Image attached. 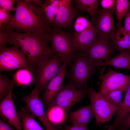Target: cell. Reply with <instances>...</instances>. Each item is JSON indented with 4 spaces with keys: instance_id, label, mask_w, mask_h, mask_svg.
Returning <instances> with one entry per match:
<instances>
[{
    "instance_id": "3",
    "label": "cell",
    "mask_w": 130,
    "mask_h": 130,
    "mask_svg": "<svg viewBox=\"0 0 130 130\" xmlns=\"http://www.w3.org/2000/svg\"><path fill=\"white\" fill-rule=\"evenodd\" d=\"M77 51L71 59L68 76L70 82L79 89H84L87 88L88 81L94 74L97 67L83 51Z\"/></svg>"
},
{
    "instance_id": "24",
    "label": "cell",
    "mask_w": 130,
    "mask_h": 130,
    "mask_svg": "<svg viewBox=\"0 0 130 130\" xmlns=\"http://www.w3.org/2000/svg\"><path fill=\"white\" fill-rule=\"evenodd\" d=\"M66 111L60 106L52 105L49 106L46 114L51 123L53 125L63 123L67 117Z\"/></svg>"
},
{
    "instance_id": "18",
    "label": "cell",
    "mask_w": 130,
    "mask_h": 130,
    "mask_svg": "<svg viewBox=\"0 0 130 130\" xmlns=\"http://www.w3.org/2000/svg\"><path fill=\"white\" fill-rule=\"evenodd\" d=\"M110 40L114 48L118 51L121 52L125 49L130 50V36L120 22H118Z\"/></svg>"
},
{
    "instance_id": "27",
    "label": "cell",
    "mask_w": 130,
    "mask_h": 130,
    "mask_svg": "<svg viewBox=\"0 0 130 130\" xmlns=\"http://www.w3.org/2000/svg\"><path fill=\"white\" fill-rule=\"evenodd\" d=\"M14 81L13 77L10 80L6 76L0 74V101L5 99L8 95L12 85Z\"/></svg>"
},
{
    "instance_id": "19",
    "label": "cell",
    "mask_w": 130,
    "mask_h": 130,
    "mask_svg": "<svg viewBox=\"0 0 130 130\" xmlns=\"http://www.w3.org/2000/svg\"><path fill=\"white\" fill-rule=\"evenodd\" d=\"M120 52L117 55L105 62L93 65L96 67L109 66L130 69V50L125 49Z\"/></svg>"
},
{
    "instance_id": "32",
    "label": "cell",
    "mask_w": 130,
    "mask_h": 130,
    "mask_svg": "<svg viewBox=\"0 0 130 130\" xmlns=\"http://www.w3.org/2000/svg\"><path fill=\"white\" fill-rule=\"evenodd\" d=\"M115 1V0H101L100 3L103 9L109 10L113 8Z\"/></svg>"
},
{
    "instance_id": "28",
    "label": "cell",
    "mask_w": 130,
    "mask_h": 130,
    "mask_svg": "<svg viewBox=\"0 0 130 130\" xmlns=\"http://www.w3.org/2000/svg\"><path fill=\"white\" fill-rule=\"evenodd\" d=\"M122 92L120 90H117L110 91L105 93L99 94L109 102L118 109L122 102Z\"/></svg>"
},
{
    "instance_id": "5",
    "label": "cell",
    "mask_w": 130,
    "mask_h": 130,
    "mask_svg": "<svg viewBox=\"0 0 130 130\" xmlns=\"http://www.w3.org/2000/svg\"><path fill=\"white\" fill-rule=\"evenodd\" d=\"M48 36L52 49L58 54L63 62L68 65L72 57L77 50L73 44V37L67 32L54 29L49 32Z\"/></svg>"
},
{
    "instance_id": "13",
    "label": "cell",
    "mask_w": 130,
    "mask_h": 130,
    "mask_svg": "<svg viewBox=\"0 0 130 130\" xmlns=\"http://www.w3.org/2000/svg\"><path fill=\"white\" fill-rule=\"evenodd\" d=\"M72 2L70 0H60L59 8L52 29L61 30L71 26L77 14Z\"/></svg>"
},
{
    "instance_id": "36",
    "label": "cell",
    "mask_w": 130,
    "mask_h": 130,
    "mask_svg": "<svg viewBox=\"0 0 130 130\" xmlns=\"http://www.w3.org/2000/svg\"><path fill=\"white\" fill-rule=\"evenodd\" d=\"M4 120H0V130H15L9 124H6Z\"/></svg>"
},
{
    "instance_id": "14",
    "label": "cell",
    "mask_w": 130,
    "mask_h": 130,
    "mask_svg": "<svg viewBox=\"0 0 130 130\" xmlns=\"http://www.w3.org/2000/svg\"><path fill=\"white\" fill-rule=\"evenodd\" d=\"M14 83V81L9 94L0 101V115L3 120L13 126L17 130H23L22 123L18 117L12 98V91Z\"/></svg>"
},
{
    "instance_id": "16",
    "label": "cell",
    "mask_w": 130,
    "mask_h": 130,
    "mask_svg": "<svg viewBox=\"0 0 130 130\" xmlns=\"http://www.w3.org/2000/svg\"><path fill=\"white\" fill-rule=\"evenodd\" d=\"M73 39V45L76 49L83 51L93 43L96 37L97 31L95 26L92 25L87 29L79 33H74Z\"/></svg>"
},
{
    "instance_id": "8",
    "label": "cell",
    "mask_w": 130,
    "mask_h": 130,
    "mask_svg": "<svg viewBox=\"0 0 130 130\" xmlns=\"http://www.w3.org/2000/svg\"><path fill=\"white\" fill-rule=\"evenodd\" d=\"M88 97L96 119L95 124L100 126L109 121L118 108L107 101L92 86L88 88Z\"/></svg>"
},
{
    "instance_id": "35",
    "label": "cell",
    "mask_w": 130,
    "mask_h": 130,
    "mask_svg": "<svg viewBox=\"0 0 130 130\" xmlns=\"http://www.w3.org/2000/svg\"><path fill=\"white\" fill-rule=\"evenodd\" d=\"M63 130H88L87 126H77L66 125Z\"/></svg>"
},
{
    "instance_id": "26",
    "label": "cell",
    "mask_w": 130,
    "mask_h": 130,
    "mask_svg": "<svg viewBox=\"0 0 130 130\" xmlns=\"http://www.w3.org/2000/svg\"><path fill=\"white\" fill-rule=\"evenodd\" d=\"M130 6V1L128 0H116L113 8L118 22L122 20L127 14Z\"/></svg>"
},
{
    "instance_id": "11",
    "label": "cell",
    "mask_w": 130,
    "mask_h": 130,
    "mask_svg": "<svg viewBox=\"0 0 130 130\" xmlns=\"http://www.w3.org/2000/svg\"><path fill=\"white\" fill-rule=\"evenodd\" d=\"M114 48L110 41L105 40L96 37L91 45L83 52L94 64L104 62L109 59Z\"/></svg>"
},
{
    "instance_id": "12",
    "label": "cell",
    "mask_w": 130,
    "mask_h": 130,
    "mask_svg": "<svg viewBox=\"0 0 130 130\" xmlns=\"http://www.w3.org/2000/svg\"><path fill=\"white\" fill-rule=\"evenodd\" d=\"M113 8L109 10L103 9L98 10V15L94 22L97 37L110 41L116 28L113 18Z\"/></svg>"
},
{
    "instance_id": "29",
    "label": "cell",
    "mask_w": 130,
    "mask_h": 130,
    "mask_svg": "<svg viewBox=\"0 0 130 130\" xmlns=\"http://www.w3.org/2000/svg\"><path fill=\"white\" fill-rule=\"evenodd\" d=\"M93 24V23L90 22L85 17L78 16L74 24L75 32H82L88 28Z\"/></svg>"
},
{
    "instance_id": "23",
    "label": "cell",
    "mask_w": 130,
    "mask_h": 130,
    "mask_svg": "<svg viewBox=\"0 0 130 130\" xmlns=\"http://www.w3.org/2000/svg\"><path fill=\"white\" fill-rule=\"evenodd\" d=\"M77 9L80 11L88 12L91 18V22L94 23L97 13L99 0H74Z\"/></svg>"
},
{
    "instance_id": "22",
    "label": "cell",
    "mask_w": 130,
    "mask_h": 130,
    "mask_svg": "<svg viewBox=\"0 0 130 130\" xmlns=\"http://www.w3.org/2000/svg\"><path fill=\"white\" fill-rule=\"evenodd\" d=\"M17 114L22 121L23 130H45L35 120L36 116L32 113L29 114L24 107H21Z\"/></svg>"
},
{
    "instance_id": "10",
    "label": "cell",
    "mask_w": 130,
    "mask_h": 130,
    "mask_svg": "<svg viewBox=\"0 0 130 130\" xmlns=\"http://www.w3.org/2000/svg\"><path fill=\"white\" fill-rule=\"evenodd\" d=\"M100 78L102 82L98 92L100 94L117 90L125 93L130 85V75L114 71L110 68L105 74L100 76Z\"/></svg>"
},
{
    "instance_id": "15",
    "label": "cell",
    "mask_w": 130,
    "mask_h": 130,
    "mask_svg": "<svg viewBox=\"0 0 130 130\" xmlns=\"http://www.w3.org/2000/svg\"><path fill=\"white\" fill-rule=\"evenodd\" d=\"M68 64L63 62L62 66L58 74L50 81L43 93V102L48 106L62 88L63 83L66 74Z\"/></svg>"
},
{
    "instance_id": "20",
    "label": "cell",
    "mask_w": 130,
    "mask_h": 130,
    "mask_svg": "<svg viewBox=\"0 0 130 130\" xmlns=\"http://www.w3.org/2000/svg\"><path fill=\"white\" fill-rule=\"evenodd\" d=\"M130 111V85L125 92L123 101L116 111L115 118L113 123L107 126L108 130H113L121 123Z\"/></svg>"
},
{
    "instance_id": "31",
    "label": "cell",
    "mask_w": 130,
    "mask_h": 130,
    "mask_svg": "<svg viewBox=\"0 0 130 130\" xmlns=\"http://www.w3.org/2000/svg\"><path fill=\"white\" fill-rule=\"evenodd\" d=\"M13 16L10 12L0 8V26L3 24L8 23Z\"/></svg>"
},
{
    "instance_id": "2",
    "label": "cell",
    "mask_w": 130,
    "mask_h": 130,
    "mask_svg": "<svg viewBox=\"0 0 130 130\" xmlns=\"http://www.w3.org/2000/svg\"><path fill=\"white\" fill-rule=\"evenodd\" d=\"M14 15L7 24L0 26V30L14 31L26 33L49 32L47 23L41 7L30 0H16Z\"/></svg>"
},
{
    "instance_id": "17",
    "label": "cell",
    "mask_w": 130,
    "mask_h": 130,
    "mask_svg": "<svg viewBox=\"0 0 130 130\" xmlns=\"http://www.w3.org/2000/svg\"><path fill=\"white\" fill-rule=\"evenodd\" d=\"M94 117L91 104L82 106L67 115L68 119L73 125L77 126H87L88 122Z\"/></svg>"
},
{
    "instance_id": "21",
    "label": "cell",
    "mask_w": 130,
    "mask_h": 130,
    "mask_svg": "<svg viewBox=\"0 0 130 130\" xmlns=\"http://www.w3.org/2000/svg\"><path fill=\"white\" fill-rule=\"evenodd\" d=\"M60 0H46L41 7L46 20L52 27L59 8Z\"/></svg>"
},
{
    "instance_id": "7",
    "label": "cell",
    "mask_w": 130,
    "mask_h": 130,
    "mask_svg": "<svg viewBox=\"0 0 130 130\" xmlns=\"http://www.w3.org/2000/svg\"><path fill=\"white\" fill-rule=\"evenodd\" d=\"M62 63V59L56 52L39 67L35 73L34 81L40 92L45 90L50 81L59 71Z\"/></svg>"
},
{
    "instance_id": "6",
    "label": "cell",
    "mask_w": 130,
    "mask_h": 130,
    "mask_svg": "<svg viewBox=\"0 0 130 130\" xmlns=\"http://www.w3.org/2000/svg\"><path fill=\"white\" fill-rule=\"evenodd\" d=\"M89 93L88 88L80 89L69 82L63 85L48 106L57 105L69 110Z\"/></svg>"
},
{
    "instance_id": "34",
    "label": "cell",
    "mask_w": 130,
    "mask_h": 130,
    "mask_svg": "<svg viewBox=\"0 0 130 130\" xmlns=\"http://www.w3.org/2000/svg\"><path fill=\"white\" fill-rule=\"evenodd\" d=\"M117 125L126 129L130 128V111L123 121Z\"/></svg>"
},
{
    "instance_id": "1",
    "label": "cell",
    "mask_w": 130,
    "mask_h": 130,
    "mask_svg": "<svg viewBox=\"0 0 130 130\" xmlns=\"http://www.w3.org/2000/svg\"><path fill=\"white\" fill-rule=\"evenodd\" d=\"M49 32L26 33L0 30V48L6 46L7 43L20 47L35 73L43 62L56 53L48 45Z\"/></svg>"
},
{
    "instance_id": "30",
    "label": "cell",
    "mask_w": 130,
    "mask_h": 130,
    "mask_svg": "<svg viewBox=\"0 0 130 130\" xmlns=\"http://www.w3.org/2000/svg\"><path fill=\"white\" fill-rule=\"evenodd\" d=\"M16 0H0V8L10 12L15 11L16 8L13 6Z\"/></svg>"
},
{
    "instance_id": "25",
    "label": "cell",
    "mask_w": 130,
    "mask_h": 130,
    "mask_svg": "<svg viewBox=\"0 0 130 130\" xmlns=\"http://www.w3.org/2000/svg\"><path fill=\"white\" fill-rule=\"evenodd\" d=\"M32 73L30 70L26 68L18 69L13 76L14 78V83L19 86L30 85L35 80Z\"/></svg>"
},
{
    "instance_id": "9",
    "label": "cell",
    "mask_w": 130,
    "mask_h": 130,
    "mask_svg": "<svg viewBox=\"0 0 130 130\" xmlns=\"http://www.w3.org/2000/svg\"><path fill=\"white\" fill-rule=\"evenodd\" d=\"M39 87L35 86L31 92L27 95H24L21 99L26 104L24 107L28 112H31L39 119L46 130H58L48 120L44 110L43 103L39 97Z\"/></svg>"
},
{
    "instance_id": "4",
    "label": "cell",
    "mask_w": 130,
    "mask_h": 130,
    "mask_svg": "<svg viewBox=\"0 0 130 130\" xmlns=\"http://www.w3.org/2000/svg\"><path fill=\"white\" fill-rule=\"evenodd\" d=\"M26 68L35 73L27 57L18 47L6 46L0 49V71Z\"/></svg>"
},
{
    "instance_id": "33",
    "label": "cell",
    "mask_w": 130,
    "mask_h": 130,
    "mask_svg": "<svg viewBox=\"0 0 130 130\" xmlns=\"http://www.w3.org/2000/svg\"><path fill=\"white\" fill-rule=\"evenodd\" d=\"M124 27L126 32L130 36V6L125 17Z\"/></svg>"
},
{
    "instance_id": "37",
    "label": "cell",
    "mask_w": 130,
    "mask_h": 130,
    "mask_svg": "<svg viewBox=\"0 0 130 130\" xmlns=\"http://www.w3.org/2000/svg\"><path fill=\"white\" fill-rule=\"evenodd\" d=\"M113 130H128V129L123 128L120 126L117 125L116 126Z\"/></svg>"
}]
</instances>
